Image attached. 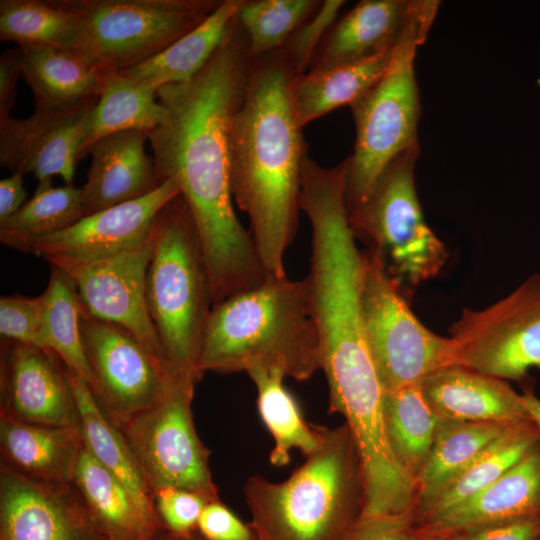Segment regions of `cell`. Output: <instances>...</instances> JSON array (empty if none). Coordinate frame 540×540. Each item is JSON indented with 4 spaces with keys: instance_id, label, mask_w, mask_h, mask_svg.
Here are the masks:
<instances>
[{
    "instance_id": "7402d4cb",
    "label": "cell",
    "mask_w": 540,
    "mask_h": 540,
    "mask_svg": "<svg viewBox=\"0 0 540 540\" xmlns=\"http://www.w3.org/2000/svg\"><path fill=\"white\" fill-rule=\"evenodd\" d=\"M419 0H363L337 22L311 69H324L373 57L393 48Z\"/></svg>"
},
{
    "instance_id": "603a6c76",
    "label": "cell",
    "mask_w": 540,
    "mask_h": 540,
    "mask_svg": "<svg viewBox=\"0 0 540 540\" xmlns=\"http://www.w3.org/2000/svg\"><path fill=\"white\" fill-rule=\"evenodd\" d=\"M539 441L540 431L531 419L512 424L464 468L417 496L415 527L482 491Z\"/></svg>"
},
{
    "instance_id": "ee69618b",
    "label": "cell",
    "mask_w": 540,
    "mask_h": 540,
    "mask_svg": "<svg viewBox=\"0 0 540 540\" xmlns=\"http://www.w3.org/2000/svg\"><path fill=\"white\" fill-rule=\"evenodd\" d=\"M23 175L12 174L0 181V224L12 217L24 204L26 190Z\"/></svg>"
},
{
    "instance_id": "cb8c5ba5",
    "label": "cell",
    "mask_w": 540,
    "mask_h": 540,
    "mask_svg": "<svg viewBox=\"0 0 540 540\" xmlns=\"http://www.w3.org/2000/svg\"><path fill=\"white\" fill-rule=\"evenodd\" d=\"M18 48L35 107L68 108L99 97L106 74L82 53L44 46Z\"/></svg>"
},
{
    "instance_id": "9c48e42d",
    "label": "cell",
    "mask_w": 540,
    "mask_h": 540,
    "mask_svg": "<svg viewBox=\"0 0 540 540\" xmlns=\"http://www.w3.org/2000/svg\"><path fill=\"white\" fill-rule=\"evenodd\" d=\"M365 337L384 390L421 383L444 368L460 365L451 337L426 328L399 290V281L377 253H365L361 289Z\"/></svg>"
},
{
    "instance_id": "277c9868",
    "label": "cell",
    "mask_w": 540,
    "mask_h": 540,
    "mask_svg": "<svg viewBox=\"0 0 540 540\" xmlns=\"http://www.w3.org/2000/svg\"><path fill=\"white\" fill-rule=\"evenodd\" d=\"M255 540H346L364 511L361 457L346 423L324 427L319 448L282 482L244 485Z\"/></svg>"
},
{
    "instance_id": "bcb514c9",
    "label": "cell",
    "mask_w": 540,
    "mask_h": 540,
    "mask_svg": "<svg viewBox=\"0 0 540 540\" xmlns=\"http://www.w3.org/2000/svg\"><path fill=\"white\" fill-rule=\"evenodd\" d=\"M152 540H207L204 538L198 530H194L187 534H177L170 532L164 528L159 529Z\"/></svg>"
},
{
    "instance_id": "b9f144b4",
    "label": "cell",
    "mask_w": 540,
    "mask_h": 540,
    "mask_svg": "<svg viewBox=\"0 0 540 540\" xmlns=\"http://www.w3.org/2000/svg\"><path fill=\"white\" fill-rule=\"evenodd\" d=\"M540 519H527L480 526L444 537L446 540H537Z\"/></svg>"
},
{
    "instance_id": "ffe728a7",
    "label": "cell",
    "mask_w": 540,
    "mask_h": 540,
    "mask_svg": "<svg viewBox=\"0 0 540 540\" xmlns=\"http://www.w3.org/2000/svg\"><path fill=\"white\" fill-rule=\"evenodd\" d=\"M421 389L443 420L515 423L531 419L521 393L507 381L462 365L433 373L421 382Z\"/></svg>"
},
{
    "instance_id": "83f0119b",
    "label": "cell",
    "mask_w": 540,
    "mask_h": 540,
    "mask_svg": "<svg viewBox=\"0 0 540 540\" xmlns=\"http://www.w3.org/2000/svg\"><path fill=\"white\" fill-rule=\"evenodd\" d=\"M67 374L78 410L84 447L130 491L147 513L158 519L152 493L123 434L100 410L86 380L69 368Z\"/></svg>"
},
{
    "instance_id": "4fadbf2b",
    "label": "cell",
    "mask_w": 540,
    "mask_h": 540,
    "mask_svg": "<svg viewBox=\"0 0 540 540\" xmlns=\"http://www.w3.org/2000/svg\"><path fill=\"white\" fill-rule=\"evenodd\" d=\"M151 252L149 234L143 243L105 257L54 255L43 259L69 277L87 313L126 328L167 367L146 305L145 282Z\"/></svg>"
},
{
    "instance_id": "7bdbcfd3",
    "label": "cell",
    "mask_w": 540,
    "mask_h": 540,
    "mask_svg": "<svg viewBox=\"0 0 540 540\" xmlns=\"http://www.w3.org/2000/svg\"><path fill=\"white\" fill-rule=\"evenodd\" d=\"M21 75L20 49L3 51L0 57V118L10 115Z\"/></svg>"
},
{
    "instance_id": "8d00e7d4",
    "label": "cell",
    "mask_w": 540,
    "mask_h": 540,
    "mask_svg": "<svg viewBox=\"0 0 540 540\" xmlns=\"http://www.w3.org/2000/svg\"><path fill=\"white\" fill-rule=\"evenodd\" d=\"M344 3L342 0L324 1L284 44L280 53L296 75L304 74L316 53L317 46L334 23Z\"/></svg>"
},
{
    "instance_id": "52a82bcc",
    "label": "cell",
    "mask_w": 540,
    "mask_h": 540,
    "mask_svg": "<svg viewBox=\"0 0 540 540\" xmlns=\"http://www.w3.org/2000/svg\"><path fill=\"white\" fill-rule=\"evenodd\" d=\"M79 19L78 52L103 73L135 67L197 27L215 0H66Z\"/></svg>"
},
{
    "instance_id": "2e32d148",
    "label": "cell",
    "mask_w": 540,
    "mask_h": 540,
    "mask_svg": "<svg viewBox=\"0 0 540 540\" xmlns=\"http://www.w3.org/2000/svg\"><path fill=\"white\" fill-rule=\"evenodd\" d=\"M0 414L45 426L80 428L67 367L51 350L2 339Z\"/></svg>"
},
{
    "instance_id": "ab89813d",
    "label": "cell",
    "mask_w": 540,
    "mask_h": 540,
    "mask_svg": "<svg viewBox=\"0 0 540 540\" xmlns=\"http://www.w3.org/2000/svg\"><path fill=\"white\" fill-rule=\"evenodd\" d=\"M197 530L207 540H255L250 525L244 524L220 500L205 505Z\"/></svg>"
},
{
    "instance_id": "8fae6325",
    "label": "cell",
    "mask_w": 540,
    "mask_h": 540,
    "mask_svg": "<svg viewBox=\"0 0 540 540\" xmlns=\"http://www.w3.org/2000/svg\"><path fill=\"white\" fill-rule=\"evenodd\" d=\"M449 331L460 365L522 381L531 369H540V275L484 309H463Z\"/></svg>"
},
{
    "instance_id": "74e56055",
    "label": "cell",
    "mask_w": 540,
    "mask_h": 540,
    "mask_svg": "<svg viewBox=\"0 0 540 540\" xmlns=\"http://www.w3.org/2000/svg\"><path fill=\"white\" fill-rule=\"evenodd\" d=\"M44 301L42 294L28 297L11 294L0 298V335L42 348L41 330Z\"/></svg>"
},
{
    "instance_id": "484cf974",
    "label": "cell",
    "mask_w": 540,
    "mask_h": 540,
    "mask_svg": "<svg viewBox=\"0 0 540 540\" xmlns=\"http://www.w3.org/2000/svg\"><path fill=\"white\" fill-rule=\"evenodd\" d=\"M396 46V45H395ZM395 46L373 57L339 66L311 69L291 84V104L297 123H308L344 105H352L387 71Z\"/></svg>"
},
{
    "instance_id": "d4e9b609",
    "label": "cell",
    "mask_w": 540,
    "mask_h": 540,
    "mask_svg": "<svg viewBox=\"0 0 540 540\" xmlns=\"http://www.w3.org/2000/svg\"><path fill=\"white\" fill-rule=\"evenodd\" d=\"M73 484L107 540H152L162 528L130 491L83 447Z\"/></svg>"
},
{
    "instance_id": "5b68a950",
    "label": "cell",
    "mask_w": 540,
    "mask_h": 540,
    "mask_svg": "<svg viewBox=\"0 0 540 540\" xmlns=\"http://www.w3.org/2000/svg\"><path fill=\"white\" fill-rule=\"evenodd\" d=\"M145 296L166 365L175 377L196 385L213 306L208 267L191 212L179 194L156 214Z\"/></svg>"
},
{
    "instance_id": "f6af8a7d",
    "label": "cell",
    "mask_w": 540,
    "mask_h": 540,
    "mask_svg": "<svg viewBox=\"0 0 540 540\" xmlns=\"http://www.w3.org/2000/svg\"><path fill=\"white\" fill-rule=\"evenodd\" d=\"M524 406L529 417L540 431V398L534 393L531 387H526L521 393Z\"/></svg>"
},
{
    "instance_id": "1f68e13d",
    "label": "cell",
    "mask_w": 540,
    "mask_h": 540,
    "mask_svg": "<svg viewBox=\"0 0 540 540\" xmlns=\"http://www.w3.org/2000/svg\"><path fill=\"white\" fill-rule=\"evenodd\" d=\"M79 19L66 0H1L0 40L77 50Z\"/></svg>"
},
{
    "instance_id": "4316f807",
    "label": "cell",
    "mask_w": 540,
    "mask_h": 540,
    "mask_svg": "<svg viewBox=\"0 0 540 540\" xmlns=\"http://www.w3.org/2000/svg\"><path fill=\"white\" fill-rule=\"evenodd\" d=\"M244 0H224L197 27L157 56L119 71L156 91L163 86L190 80L212 57L225 39Z\"/></svg>"
},
{
    "instance_id": "ba28073f",
    "label": "cell",
    "mask_w": 540,
    "mask_h": 540,
    "mask_svg": "<svg viewBox=\"0 0 540 540\" xmlns=\"http://www.w3.org/2000/svg\"><path fill=\"white\" fill-rule=\"evenodd\" d=\"M420 147L396 157L366 200L347 211L355 237L366 238L387 271L411 286L436 277L444 267L445 244L427 225L415 185Z\"/></svg>"
},
{
    "instance_id": "d6986e66",
    "label": "cell",
    "mask_w": 540,
    "mask_h": 540,
    "mask_svg": "<svg viewBox=\"0 0 540 540\" xmlns=\"http://www.w3.org/2000/svg\"><path fill=\"white\" fill-rule=\"evenodd\" d=\"M146 132L106 135L88 149L92 161L81 188L85 215L142 198L159 187L154 158L145 152Z\"/></svg>"
},
{
    "instance_id": "7c38bea8",
    "label": "cell",
    "mask_w": 540,
    "mask_h": 540,
    "mask_svg": "<svg viewBox=\"0 0 540 540\" xmlns=\"http://www.w3.org/2000/svg\"><path fill=\"white\" fill-rule=\"evenodd\" d=\"M80 325L86 382L100 410L119 428L154 405L175 376L126 328L82 307Z\"/></svg>"
},
{
    "instance_id": "d6a6232c",
    "label": "cell",
    "mask_w": 540,
    "mask_h": 540,
    "mask_svg": "<svg viewBox=\"0 0 540 540\" xmlns=\"http://www.w3.org/2000/svg\"><path fill=\"white\" fill-rule=\"evenodd\" d=\"M84 216L81 188L53 187L51 180L40 181L33 196L0 224V241L22 252L30 242L58 233Z\"/></svg>"
},
{
    "instance_id": "4dcf8cb0",
    "label": "cell",
    "mask_w": 540,
    "mask_h": 540,
    "mask_svg": "<svg viewBox=\"0 0 540 540\" xmlns=\"http://www.w3.org/2000/svg\"><path fill=\"white\" fill-rule=\"evenodd\" d=\"M163 115L156 90L121 72L106 74L79 161L87 156L88 149L98 139L124 130L148 134L158 126Z\"/></svg>"
},
{
    "instance_id": "44dd1931",
    "label": "cell",
    "mask_w": 540,
    "mask_h": 540,
    "mask_svg": "<svg viewBox=\"0 0 540 540\" xmlns=\"http://www.w3.org/2000/svg\"><path fill=\"white\" fill-rule=\"evenodd\" d=\"M82 447L80 428L29 424L0 414L1 464L30 479L72 484Z\"/></svg>"
},
{
    "instance_id": "3957f363",
    "label": "cell",
    "mask_w": 540,
    "mask_h": 540,
    "mask_svg": "<svg viewBox=\"0 0 540 540\" xmlns=\"http://www.w3.org/2000/svg\"><path fill=\"white\" fill-rule=\"evenodd\" d=\"M200 368L218 374L279 370L296 381L322 369L319 334L303 281L270 274L259 286L214 304Z\"/></svg>"
},
{
    "instance_id": "8992f818",
    "label": "cell",
    "mask_w": 540,
    "mask_h": 540,
    "mask_svg": "<svg viewBox=\"0 0 540 540\" xmlns=\"http://www.w3.org/2000/svg\"><path fill=\"white\" fill-rule=\"evenodd\" d=\"M438 7L439 1L419 0L387 71L350 106L356 139L353 153L346 158L347 211L366 200L396 157L419 148L417 126L421 108L414 64L417 49L425 42Z\"/></svg>"
},
{
    "instance_id": "9a60e30c",
    "label": "cell",
    "mask_w": 540,
    "mask_h": 540,
    "mask_svg": "<svg viewBox=\"0 0 540 540\" xmlns=\"http://www.w3.org/2000/svg\"><path fill=\"white\" fill-rule=\"evenodd\" d=\"M0 540H107L72 484L30 479L0 464Z\"/></svg>"
},
{
    "instance_id": "681fc988",
    "label": "cell",
    "mask_w": 540,
    "mask_h": 540,
    "mask_svg": "<svg viewBox=\"0 0 540 540\" xmlns=\"http://www.w3.org/2000/svg\"><path fill=\"white\" fill-rule=\"evenodd\" d=\"M537 540H540V536L538 537V539H537Z\"/></svg>"
},
{
    "instance_id": "7a4b0ae2",
    "label": "cell",
    "mask_w": 540,
    "mask_h": 540,
    "mask_svg": "<svg viewBox=\"0 0 540 540\" xmlns=\"http://www.w3.org/2000/svg\"><path fill=\"white\" fill-rule=\"evenodd\" d=\"M251 64L230 132V187L249 219V233L270 274L285 275L284 257L298 228L300 179L306 156L291 104L298 76L276 53Z\"/></svg>"
},
{
    "instance_id": "836d02e7",
    "label": "cell",
    "mask_w": 540,
    "mask_h": 540,
    "mask_svg": "<svg viewBox=\"0 0 540 540\" xmlns=\"http://www.w3.org/2000/svg\"><path fill=\"white\" fill-rule=\"evenodd\" d=\"M42 296V348L53 351L67 368L87 381L89 369L81 334V305L73 282L50 265L48 285Z\"/></svg>"
},
{
    "instance_id": "ac0fdd59",
    "label": "cell",
    "mask_w": 540,
    "mask_h": 540,
    "mask_svg": "<svg viewBox=\"0 0 540 540\" xmlns=\"http://www.w3.org/2000/svg\"><path fill=\"white\" fill-rule=\"evenodd\" d=\"M527 519H540V441L482 491L415 529L447 537L480 526Z\"/></svg>"
},
{
    "instance_id": "f1b7e54d",
    "label": "cell",
    "mask_w": 540,
    "mask_h": 540,
    "mask_svg": "<svg viewBox=\"0 0 540 540\" xmlns=\"http://www.w3.org/2000/svg\"><path fill=\"white\" fill-rule=\"evenodd\" d=\"M383 412L394 458L416 484L442 419L426 400L421 383L384 390Z\"/></svg>"
},
{
    "instance_id": "e0dca14e",
    "label": "cell",
    "mask_w": 540,
    "mask_h": 540,
    "mask_svg": "<svg viewBox=\"0 0 540 540\" xmlns=\"http://www.w3.org/2000/svg\"><path fill=\"white\" fill-rule=\"evenodd\" d=\"M179 194L176 182L166 180L152 193L85 215L58 233L30 242L22 252L93 259L133 248L147 240L158 211Z\"/></svg>"
},
{
    "instance_id": "f546056e",
    "label": "cell",
    "mask_w": 540,
    "mask_h": 540,
    "mask_svg": "<svg viewBox=\"0 0 540 540\" xmlns=\"http://www.w3.org/2000/svg\"><path fill=\"white\" fill-rule=\"evenodd\" d=\"M247 374L256 386L260 417L274 440L270 463L288 465L290 452L295 449L305 457L313 454L322 442L324 427L303 419L295 398L284 386L285 375L279 370L262 369Z\"/></svg>"
},
{
    "instance_id": "f35d334b",
    "label": "cell",
    "mask_w": 540,
    "mask_h": 540,
    "mask_svg": "<svg viewBox=\"0 0 540 540\" xmlns=\"http://www.w3.org/2000/svg\"><path fill=\"white\" fill-rule=\"evenodd\" d=\"M152 498L162 528L177 534L196 530L202 510L209 502L197 493L172 487L153 490Z\"/></svg>"
},
{
    "instance_id": "6da1fadb",
    "label": "cell",
    "mask_w": 540,
    "mask_h": 540,
    "mask_svg": "<svg viewBox=\"0 0 540 540\" xmlns=\"http://www.w3.org/2000/svg\"><path fill=\"white\" fill-rule=\"evenodd\" d=\"M252 59L237 17L190 80L158 89L164 115L150 131L157 181L173 180L191 212L208 267L213 304L270 275L238 220L230 187V132Z\"/></svg>"
},
{
    "instance_id": "5bb4252c",
    "label": "cell",
    "mask_w": 540,
    "mask_h": 540,
    "mask_svg": "<svg viewBox=\"0 0 540 540\" xmlns=\"http://www.w3.org/2000/svg\"><path fill=\"white\" fill-rule=\"evenodd\" d=\"M98 98L68 108L35 107L32 115L0 118V164L38 182L61 177L72 184Z\"/></svg>"
},
{
    "instance_id": "d590c367",
    "label": "cell",
    "mask_w": 540,
    "mask_h": 540,
    "mask_svg": "<svg viewBox=\"0 0 540 540\" xmlns=\"http://www.w3.org/2000/svg\"><path fill=\"white\" fill-rule=\"evenodd\" d=\"M320 6L314 0L244 1L237 15L252 60L283 47Z\"/></svg>"
},
{
    "instance_id": "e575fe53",
    "label": "cell",
    "mask_w": 540,
    "mask_h": 540,
    "mask_svg": "<svg viewBox=\"0 0 540 540\" xmlns=\"http://www.w3.org/2000/svg\"><path fill=\"white\" fill-rule=\"evenodd\" d=\"M512 424L442 419L429 457L416 479L417 496L464 468Z\"/></svg>"
},
{
    "instance_id": "7dc6e473",
    "label": "cell",
    "mask_w": 540,
    "mask_h": 540,
    "mask_svg": "<svg viewBox=\"0 0 540 540\" xmlns=\"http://www.w3.org/2000/svg\"><path fill=\"white\" fill-rule=\"evenodd\" d=\"M411 540H446V539L438 535L429 534V533L415 529Z\"/></svg>"
},
{
    "instance_id": "60d3db41",
    "label": "cell",
    "mask_w": 540,
    "mask_h": 540,
    "mask_svg": "<svg viewBox=\"0 0 540 540\" xmlns=\"http://www.w3.org/2000/svg\"><path fill=\"white\" fill-rule=\"evenodd\" d=\"M414 530L413 513L362 515L346 540H411Z\"/></svg>"
},
{
    "instance_id": "c3c4849f",
    "label": "cell",
    "mask_w": 540,
    "mask_h": 540,
    "mask_svg": "<svg viewBox=\"0 0 540 540\" xmlns=\"http://www.w3.org/2000/svg\"><path fill=\"white\" fill-rule=\"evenodd\" d=\"M537 83H538V86L540 87V78L538 79V82H537Z\"/></svg>"
},
{
    "instance_id": "30bf717a",
    "label": "cell",
    "mask_w": 540,
    "mask_h": 540,
    "mask_svg": "<svg viewBox=\"0 0 540 540\" xmlns=\"http://www.w3.org/2000/svg\"><path fill=\"white\" fill-rule=\"evenodd\" d=\"M194 384L175 377L150 408L119 427L152 493L178 488L209 502L220 500L209 468V450L193 423Z\"/></svg>"
}]
</instances>
